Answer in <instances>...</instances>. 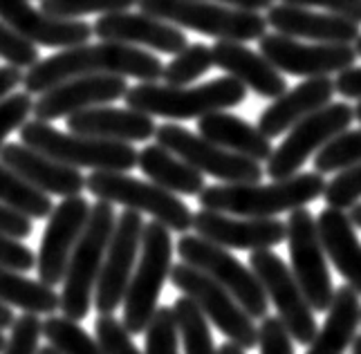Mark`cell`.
Listing matches in <instances>:
<instances>
[{"mask_svg":"<svg viewBox=\"0 0 361 354\" xmlns=\"http://www.w3.org/2000/svg\"><path fill=\"white\" fill-rule=\"evenodd\" d=\"M317 224L328 258L345 278V285L361 296V240L350 216L341 209L326 207L319 213Z\"/></svg>","mask_w":361,"mask_h":354,"instance_id":"cell-27","label":"cell"},{"mask_svg":"<svg viewBox=\"0 0 361 354\" xmlns=\"http://www.w3.org/2000/svg\"><path fill=\"white\" fill-rule=\"evenodd\" d=\"M5 348H7V336H5V332L0 330V354L5 352Z\"/></svg>","mask_w":361,"mask_h":354,"instance_id":"cell-56","label":"cell"},{"mask_svg":"<svg viewBox=\"0 0 361 354\" xmlns=\"http://www.w3.org/2000/svg\"><path fill=\"white\" fill-rule=\"evenodd\" d=\"M32 231H34L32 218L23 216V213L9 209L7 205L0 202V233L23 240V238H30Z\"/></svg>","mask_w":361,"mask_h":354,"instance_id":"cell-47","label":"cell"},{"mask_svg":"<svg viewBox=\"0 0 361 354\" xmlns=\"http://www.w3.org/2000/svg\"><path fill=\"white\" fill-rule=\"evenodd\" d=\"M249 267L254 269L258 281L263 283L267 298L276 307V316L288 325L292 338L301 346H310L319 332L314 310L310 305L305 292L292 274V267L285 264L281 256L271 249L252 251Z\"/></svg>","mask_w":361,"mask_h":354,"instance_id":"cell-13","label":"cell"},{"mask_svg":"<svg viewBox=\"0 0 361 354\" xmlns=\"http://www.w3.org/2000/svg\"><path fill=\"white\" fill-rule=\"evenodd\" d=\"M334 92L337 87L330 77H310L294 85L292 90L283 92L279 99H274V104L260 112L258 128L269 139L281 137L283 133L292 130L298 121L328 106Z\"/></svg>","mask_w":361,"mask_h":354,"instance_id":"cell-24","label":"cell"},{"mask_svg":"<svg viewBox=\"0 0 361 354\" xmlns=\"http://www.w3.org/2000/svg\"><path fill=\"white\" fill-rule=\"evenodd\" d=\"M337 92L345 99H361V68H348L337 74L334 79Z\"/></svg>","mask_w":361,"mask_h":354,"instance_id":"cell-48","label":"cell"},{"mask_svg":"<svg viewBox=\"0 0 361 354\" xmlns=\"http://www.w3.org/2000/svg\"><path fill=\"white\" fill-rule=\"evenodd\" d=\"M353 354H361V334H357L355 336V341H353Z\"/></svg>","mask_w":361,"mask_h":354,"instance_id":"cell-54","label":"cell"},{"mask_svg":"<svg viewBox=\"0 0 361 354\" xmlns=\"http://www.w3.org/2000/svg\"><path fill=\"white\" fill-rule=\"evenodd\" d=\"M144 354H180V332L173 307H157L151 325L146 327Z\"/></svg>","mask_w":361,"mask_h":354,"instance_id":"cell-38","label":"cell"},{"mask_svg":"<svg viewBox=\"0 0 361 354\" xmlns=\"http://www.w3.org/2000/svg\"><path fill=\"white\" fill-rule=\"evenodd\" d=\"M355 119L361 123V99H359V104L355 106Z\"/></svg>","mask_w":361,"mask_h":354,"instance_id":"cell-57","label":"cell"},{"mask_svg":"<svg viewBox=\"0 0 361 354\" xmlns=\"http://www.w3.org/2000/svg\"><path fill=\"white\" fill-rule=\"evenodd\" d=\"M258 52L263 54L279 72L292 77H330L355 66V45L337 43H301L285 34H265L258 41Z\"/></svg>","mask_w":361,"mask_h":354,"instance_id":"cell-16","label":"cell"},{"mask_svg":"<svg viewBox=\"0 0 361 354\" xmlns=\"http://www.w3.org/2000/svg\"><path fill=\"white\" fill-rule=\"evenodd\" d=\"M0 202L32 220L49 218L54 211L52 197L3 161H0Z\"/></svg>","mask_w":361,"mask_h":354,"instance_id":"cell-32","label":"cell"},{"mask_svg":"<svg viewBox=\"0 0 361 354\" xmlns=\"http://www.w3.org/2000/svg\"><path fill=\"white\" fill-rule=\"evenodd\" d=\"M115 209L110 202L99 200L90 209V218L72 251L61 292V312L72 321H83L90 314L92 296L102 274L110 238L115 231Z\"/></svg>","mask_w":361,"mask_h":354,"instance_id":"cell-4","label":"cell"},{"mask_svg":"<svg viewBox=\"0 0 361 354\" xmlns=\"http://www.w3.org/2000/svg\"><path fill=\"white\" fill-rule=\"evenodd\" d=\"M361 323L359 294L350 285H343L334 292V300L326 312V323L307 346L305 354H343L353 346L357 327Z\"/></svg>","mask_w":361,"mask_h":354,"instance_id":"cell-29","label":"cell"},{"mask_svg":"<svg viewBox=\"0 0 361 354\" xmlns=\"http://www.w3.org/2000/svg\"><path fill=\"white\" fill-rule=\"evenodd\" d=\"M355 49H357V54L361 56V36H359V39H357V43H355Z\"/></svg>","mask_w":361,"mask_h":354,"instance_id":"cell-58","label":"cell"},{"mask_svg":"<svg viewBox=\"0 0 361 354\" xmlns=\"http://www.w3.org/2000/svg\"><path fill=\"white\" fill-rule=\"evenodd\" d=\"M288 249L292 274L305 292L314 312H328L334 292L328 269V254L321 243L319 224L305 207L294 209L288 218Z\"/></svg>","mask_w":361,"mask_h":354,"instance_id":"cell-14","label":"cell"},{"mask_svg":"<svg viewBox=\"0 0 361 354\" xmlns=\"http://www.w3.org/2000/svg\"><path fill=\"white\" fill-rule=\"evenodd\" d=\"M90 209V202L83 195L63 197L59 207H54L36 254V271H39V281L45 285L54 287L63 283L72 251L88 224Z\"/></svg>","mask_w":361,"mask_h":354,"instance_id":"cell-17","label":"cell"},{"mask_svg":"<svg viewBox=\"0 0 361 354\" xmlns=\"http://www.w3.org/2000/svg\"><path fill=\"white\" fill-rule=\"evenodd\" d=\"M130 90L126 77L119 74H90L63 81L45 90L39 101H34V117L41 121H56L70 117L74 112L106 106L117 99H123Z\"/></svg>","mask_w":361,"mask_h":354,"instance_id":"cell-18","label":"cell"},{"mask_svg":"<svg viewBox=\"0 0 361 354\" xmlns=\"http://www.w3.org/2000/svg\"><path fill=\"white\" fill-rule=\"evenodd\" d=\"M288 5H298V7H321L328 14H337L348 20H355L361 25V0H281Z\"/></svg>","mask_w":361,"mask_h":354,"instance_id":"cell-46","label":"cell"},{"mask_svg":"<svg viewBox=\"0 0 361 354\" xmlns=\"http://www.w3.org/2000/svg\"><path fill=\"white\" fill-rule=\"evenodd\" d=\"M30 112H34V99L27 90L11 92L0 99V148L7 144L5 139L11 133L20 130L23 123H27Z\"/></svg>","mask_w":361,"mask_h":354,"instance_id":"cell-43","label":"cell"},{"mask_svg":"<svg viewBox=\"0 0 361 354\" xmlns=\"http://www.w3.org/2000/svg\"><path fill=\"white\" fill-rule=\"evenodd\" d=\"M137 7L144 14L216 41H260L269 28L267 18L258 11L235 9L211 0H137Z\"/></svg>","mask_w":361,"mask_h":354,"instance_id":"cell-5","label":"cell"},{"mask_svg":"<svg viewBox=\"0 0 361 354\" xmlns=\"http://www.w3.org/2000/svg\"><path fill=\"white\" fill-rule=\"evenodd\" d=\"M326 180L321 173H296L271 184H216L204 186L197 195L200 209L231 213L240 218H276L279 213H292L310 202L323 197Z\"/></svg>","mask_w":361,"mask_h":354,"instance_id":"cell-2","label":"cell"},{"mask_svg":"<svg viewBox=\"0 0 361 354\" xmlns=\"http://www.w3.org/2000/svg\"><path fill=\"white\" fill-rule=\"evenodd\" d=\"M0 20L14 28L34 45L77 47L90 41L94 28L81 18H56L36 9L30 0H0Z\"/></svg>","mask_w":361,"mask_h":354,"instance_id":"cell-21","label":"cell"},{"mask_svg":"<svg viewBox=\"0 0 361 354\" xmlns=\"http://www.w3.org/2000/svg\"><path fill=\"white\" fill-rule=\"evenodd\" d=\"M94 336L106 354H142L130 338L133 334L113 314H99L94 321Z\"/></svg>","mask_w":361,"mask_h":354,"instance_id":"cell-41","label":"cell"},{"mask_svg":"<svg viewBox=\"0 0 361 354\" xmlns=\"http://www.w3.org/2000/svg\"><path fill=\"white\" fill-rule=\"evenodd\" d=\"M155 142L169 148L202 175H211L222 184H254L263 180L265 171L260 161L243 157L238 153L209 142L202 135H193L178 123H161L155 133Z\"/></svg>","mask_w":361,"mask_h":354,"instance_id":"cell-11","label":"cell"},{"mask_svg":"<svg viewBox=\"0 0 361 354\" xmlns=\"http://www.w3.org/2000/svg\"><path fill=\"white\" fill-rule=\"evenodd\" d=\"M0 267L25 274L36 267V254L18 238L0 233Z\"/></svg>","mask_w":361,"mask_h":354,"instance_id":"cell-45","label":"cell"},{"mask_svg":"<svg viewBox=\"0 0 361 354\" xmlns=\"http://www.w3.org/2000/svg\"><path fill=\"white\" fill-rule=\"evenodd\" d=\"M68 130L74 135H88L113 142H148L155 137L157 126L151 115L133 108L92 106L68 117Z\"/></svg>","mask_w":361,"mask_h":354,"instance_id":"cell-25","label":"cell"},{"mask_svg":"<svg viewBox=\"0 0 361 354\" xmlns=\"http://www.w3.org/2000/svg\"><path fill=\"white\" fill-rule=\"evenodd\" d=\"M137 166L142 173L157 186L176 195H193L197 197L204 191V175L193 169L189 161H184L169 148L155 144H148L140 150V161Z\"/></svg>","mask_w":361,"mask_h":354,"instance_id":"cell-30","label":"cell"},{"mask_svg":"<svg viewBox=\"0 0 361 354\" xmlns=\"http://www.w3.org/2000/svg\"><path fill=\"white\" fill-rule=\"evenodd\" d=\"M171 283L182 294L191 296L202 307L207 319L225 334L231 343L243 350H254L258 346V327L245 307L235 300L225 287L216 283L209 274L195 269L189 262H178L171 267Z\"/></svg>","mask_w":361,"mask_h":354,"instance_id":"cell-10","label":"cell"},{"mask_svg":"<svg viewBox=\"0 0 361 354\" xmlns=\"http://www.w3.org/2000/svg\"><path fill=\"white\" fill-rule=\"evenodd\" d=\"M218 354H245V350H243L240 346L231 343V341H227V343H222V346H220Z\"/></svg>","mask_w":361,"mask_h":354,"instance_id":"cell-52","label":"cell"},{"mask_svg":"<svg viewBox=\"0 0 361 354\" xmlns=\"http://www.w3.org/2000/svg\"><path fill=\"white\" fill-rule=\"evenodd\" d=\"M193 229L211 243L238 251L274 249L288 240V222L279 218H231L211 209L193 213Z\"/></svg>","mask_w":361,"mask_h":354,"instance_id":"cell-19","label":"cell"},{"mask_svg":"<svg viewBox=\"0 0 361 354\" xmlns=\"http://www.w3.org/2000/svg\"><path fill=\"white\" fill-rule=\"evenodd\" d=\"M43 336V323L39 314H20L11 325L7 348L3 354H39V341Z\"/></svg>","mask_w":361,"mask_h":354,"instance_id":"cell-42","label":"cell"},{"mask_svg":"<svg viewBox=\"0 0 361 354\" xmlns=\"http://www.w3.org/2000/svg\"><path fill=\"white\" fill-rule=\"evenodd\" d=\"M211 3H220V5L247 9V11H263L274 5V0H211Z\"/></svg>","mask_w":361,"mask_h":354,"instance_id":"cell-50","label":"cell"},{"mask_svg":"<svg viewBox=\"0 0 361 354\" xmlns=\"http://www.w3.org/2000/svg\"><path fill=\"white\" fill-rule=\"evenodd\" d=\"M176 249L184 262L209 274L216 283L225 287L252 319H265L269 310V298L252 267L243 264L225 247L211 243L202 236L182 233Z\"/></svg>","mask_w":361,"mask_h":354,"instance_id":"cell-9","label":"cell"},{"mask_svg":"<svg viewBox=\"0 0 361 354\" xmlns=\"http://www.w3.org/2000/svg\"><path fill=\"white\" fill-rule=\"evenodd\" d=\"M94 36L102 41H113L123 45L146 47L159 54H180L189 45L182 28L166 23L157 16L144 14V11H115L104 14L94 20Z\"/></svg>","mask_w":361,"mask_h":354,"instance_id":"cell-20","label":"cell"},{"mask_svg":"<svg viewBox=\"0 0 361 354\" xmlns=\"http://www.w3.org/2000/svg\"><path fill=\"white\" fill-rule=\"evenodd\" d=\"M164 68L166 66L159 61V56L142 47L113 41L94 45L83 43L41 59L34 68L25 72L23 87L30 94H43L59 83L77 77H90V74H119V77H133L142 83H155L164 77Z\"/></svg>","mask_w":361,"mask_h":354,"instance_id":"cell-1","label":"cell"},{"mask_svg":"<svg viewBox=\"0 0 361 354\" xmlns=\"http://www.w3.org/2000/svg\"><path fill=\"white\" fill-rule=\"evenodd\" d=\"M348 216H350L353 224L357 226V229H361V202L359 205H355L353 209H348Z\"/></svg>","mask_w":361,"mask_h":354,"instance_id":"cell-53","label":"cell"},{"mask_svg":"<svg viewBox=\"0 0 361 354\" xmlns=\"http://www.w3.org/2000/svg\"><path fill=\"white\" fill-rule=\"evenodd\" d=\"M197 133L231 153L256 161H267L274 153L271 139L258 126H252L247 119L231 115L227 110L211 112V115L197 119Z\"/></svg>","mask_w":361,"mask_h":354,"instance_id":"cell-28","label":"cell"},{"mask_svg":"<svg viewBox=\"0 0 361 354\" xmlns=\"http://www.w3.org/2000/svg\"><path fill=\"white\" fill-rule=\"evenodd\" d=\"M173 314H176L184 354H218V348L211 338L207 314L191 296L184 294L173 303Z\"/></svg>","mask_w":361,"mask_h":354,"instance_id":"cell-33","label":"cell"},{"mask_svg":"<svg viewBox=\"0 0 361 354\" xmlns=\"http://www.w3.org/2000/svg\"><path fill=\"white\" fill-rule=\"evenodd\" d=\"M144 226L146 222L142 213L130 209H126L117 218L94 289V310L99 314H113L126 298L133 271L137 267V260H140Z\"/></svg>","mask_w":361,"mask_h":354,"instance_id":"cell-15","label":"cell"},{"mask_svg":"<svg viewBox=\"0 0 361 354\" xmlns=\"http://www.w3.org/2000/svg\"><path fill=\"white\" fill-rule=\"evenodd\" d=\"M323 197H326L328 207L341 209V211L359 205L361 202V164H355V166L339 171L337 177H332L326 184Z\"/></svg>","mask_w":361,"mask_h":354,"instance_id":"cell-40","label":"cell"},{"mask_svg":"<svg viewBox=\"0 0 361 354\" xmlns=\"http://www.w3.org/2000/svg\"><path fill=\"white\" fill-rule=\"evenodd\" d=\"M214 49L204 43L186 45L180 54H176L169 66L164 68V83L169 85H189L214 68Z\"/></svg>","mask_w":361,"mask_h":354,"instance_id":"cell-35","label":"cell"},{"mask_svg":"<svg viewBox=\"0 0 361 354\" xmlns=\"http://www.w3.org/2000/svg\"><path fill=\"white\" fill-rule=\"evenodd\" d=\"M23 70L14 68V66H3L0 68V99H5L7 94H11L16 87L23 83Z\"/></svg>","mask_w":361,"mask_h":354,"instance_id":"cell-49","label":"cell"},{"mask_svg":"<svg viewBox=\"0 0 361 354\" xmlns=\"http://www.w3.org/2000/svg\"><path fill=\"white\" fill-rule=\"evenodd\" d=\"M355 121V108L348 104H328L312 112L303 121H298L285 142L274 148L267 159L265 173L271 180H285L301 171L303 164L317 155L323 146H328L334 137H339L350 128Z\"/></svg>","mask_w":361,"mask_h":354,"instance_id":"cell-12","label":"cell"},{"mask_svg":"<svg viewBox=\"0 0 361 354\" xmlns=\"http://www.w3.org/2000/svg\"><path fill=\"white\" fill-rule=\"evenodd\" d=\"M85 188L97 200L121 205L137 213H148L153 220L169 226L171 231L186 233L193 229V211L176 193L157 186L151 180L142 182L128 173L117 171H92L85 177Z\"/></svg>","mask_w":361,"mask_h":354,"instance_id":"cell-8","label":"cell"},{"mask_svg":"<svg viewBox=\"0 0 361 354\" xmlns=\"http://www.w3.org/2000/svg\"><path fill=\"white\" fill-rule=\"evenodd\" d=\"M0 56L5 59L7 66H14L18 70H30L41 61L39 45L27 41L5 20H0Z\"/></svg>","mask_w":361,"mask_h":354,"instance_id":"cell-39","label":"cell"},{"mask_svg":"<svg viewBox=\"0 0 361 354\" xmlns=\"http://www.w3.org/2000/svg\"><path fill=\"white\" fill-rule=\"evenodd\" d=\"M20 142L74 169L128 173L140 161V150H135L133 144L61 133L49 121L41 119L23 123Z\"/></svg>","mask_w":361,"mask_h":354,"instance_id":"cell-6","label":"cell"},{"mask_svg":"<svg viewBox=\"0 0 361 354\" xmlns=\"http://www.w3.org/2000/svg\"><path fill=\"white\" fill-rule=\"evenodd\" d=\"M355 164H361V128L341 133L314 155V171L321 175L339 173Z\"/></svg>","mask_w":361,"mask_h":354,"instance_id":"cell-36","label":"cell"},{"mask_svg":"<svg viewBox=\"0 0 361 354\" xmlns=\"http://www.w3.org/2000/svg\"><path fill=\"white\" fill-rule=\"evenodd\" d=\"M171 229L153 220L144 226L142 251L123 298V327L135 336L144 334L157 312V300L173 267Z\"/></svg>","mask_w":361,"mask_h":354,"instance_id":"cell-7","label":"cell"},{"mask_svg":"<svg viewBox=\"0 0 361 354\" xmlns=\"http://www.w3.org/2000/svg\"><path fill=\"white\" fill-rule=\"evenodd\" d=\"M247 97V87L233 77H218L202 85H169V83H137L126 92V106L151 117L173 121L202 119L211 112L231 110Z\"/></svg>","mask_w":361,"mask_h":354,"instance_id":"cell-3","label":"cell"},{"mask_svg":"<svg viewBox=\"0 0 361 354\" xmlns=\"http://www.w3.org/2000/svg\"><path fill=\"white\" fill-rule=\"evenodd\" d=\"M292 334L279 316H265L258 325V350L260 354H294Z\"/></svg>","mask_w":361,"mask_h":354,"instance_id":"cell-44","label":"cell"},{"mask_svg":"<svg viewBox=\"0 0 361 354\" xmlns=\"http://www.w3.org/2000/svg\"><path fill=\"white\" fill-rule=\"evenodd\" d=\"M214 49L216 68L225 70L229 77L238 79L247 90L263 99H279L288 92V81L271 63L260 54L243 45L240 41H216Z\"/></svg>","mask_w":361,"mask_h":354,"instance_id":"cell-26","label":"cell"},{"mask_svg":"<svg viewBox=\"0 0 361 354\" xmlns=\"http://www.w3.org/2000/svg\"><path fill=\"white\" fill-rule=\"evenodd\" d=\"M39 354H61L54 346H43L41 350H39Z\"/></svg>","mask_w":361,"mask_h":354,"instance_id":"cell-55","label":"cell"},{"mask_svg":"<svg viewBox=\"0 0 361 354\" xmlns=\"http://www.w3.org/2000/svg\"><path fill=\"white\" fill-rule=\"evenodd\" d=\"M0 161L7 164L9 169H14L18 175H23L25 180L45 191L47 195L72 197L81 195L85 188V177L79 169L68 166V164L49 157L23 142H9L0 148Z\"/></svg>","mask_w":361,"mask_h":354,"instance_id":"cell-23","label":"cell"},{"mask_svg":"<svg viewBox=\"0 0 361 354\" xmlns=\"http://www.w3.org/2000/svg\"><path fill=\"white\" fill-rule=\"evenodd\" d=\"M267 25L279 34L303 39L310 43H337L355 45L361 36V25L337 14H319L310 7L271 5L267 9Z\"/></svg>","mask_w":361,"mask_h":354,"instance_id":"cell-22","label":"cell"},{"mask_svg":"<svg viewBox=\"0 0 361 354\" xmlns=\"http://www.w3.org/2000/svg\"><path fill=\"white\" fill-rule=\"evenodd\" d=\"M43 336L49 346H54L61 354H106L88 332L68 316H47L43 321Z\"/></svg>","mask_w":361,"mask_h":354,"instance_id":"cell-34","label":"cell"},{"mask_svg":"<svg viewBox=\"0 0 361 354\" xmlns=\"http://www.w3.org/2000/svg\"><path fill=\"white\" fill-rule=\"evenodd\" d=\"M0 303L27 314L52 316L61 310V294L43 281L25 278L23 271L0 267Z\"/></svg>","mask_w":361,"mask_h":354,"instance_id":"cell-31","label":"cell"},{"mask_svg":"<svg viewBox=\"0 0 361 354\" xmlns=\"http://www.w3.org/2000/svg\"><path fill=\"white\" fill-rule=\"evenodd\" d=\"M137 0H41V9L56 18H81L88 14L128 11Z\"/></svg>","mask_w":361,"mask_h":354,"instance_id":"cell-37","label":"cell"},{"mask_svg":"<svg viewBox=\"0 0 361 354\" xmlns=\"http://www.w3.org/2000/svg\"><path fill=\"white\" fill-rule=\"evenodd\" d=\"M16 323V316L14 312H11L9 305H5V303H0V330H11V325Z\"/></svg>","mask_w":361,"mask_h":354,"instance_id":"cell-51","label":"cell"}]
</instances>
